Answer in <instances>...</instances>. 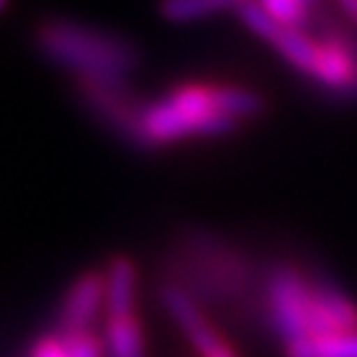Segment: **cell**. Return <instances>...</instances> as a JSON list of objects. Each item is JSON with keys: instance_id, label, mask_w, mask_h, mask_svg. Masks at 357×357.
Instances as JSON below:
<instances>
[{"instance_id": "6da1fadb", "label": "cell", "mask_w": 357, "mask_h": 357, "mask_svg": "<svg viewBox=\"0 0 357 357\" xmlns=\"http://www.w3.org/2000/svg\"><path fill=\"white\" fill-rule=\"evenodd\" d=\"M32 45L48 64L75 79H132L143 64L141 45L132 38L96 24L45 16L32 29Z\"/></svg>"}, {"instance_id": "7a4b0ae2", "label": "cell", "mask_w": 357, "mask_h": 357, "mask_svg": "<svg viewBox=\"0 0 357 357\" xmlns=\"http://www.w3.org/2000/svg\"><path fill=\"white\" fill-rule=\"evenodd\" d=\"M241 130L215 98L212 82H183L143 103L141 151L167 149L191 138H225Z\"/></svg>"}, {"instance_id": "3957f363", "label": "cell", "mask_w": 357, "mask_h": 357, "mask_svg": "<svg viewBox=\"0 0 357 357\" xmlns=\"http://www.w3.org/2000/svg\"><path fill=\"white\" fill-rule=\"evenodd\" d=\"M318 38V56L307 82L331 101H357V26L320 6L307 26Z\"/></svg>"}, {"instance_id": "277c9868", "label": "cell", "mask_w": 357, "mask_h": 357, "mask_svg": "<svg viewBox=\"0 0 357 357\" xmlns=\"http://www.w3.org/2000/svg\"><path fill=\"white\" fill-rule=\"evenodd\" d=\"M307 302H310V273L294 262H273L265 268L259 307L262 326L283 347L307 336Z\"/></svg>"}, {"instance_id": "5b68a950", "label": "cell", "mask_w": 357, "mask_h": 357, "mask_svg": "<svg viewBox=\"0 0 357 357\" xmlns=\"http://www.w3.org/2000/svg\"><path fill=\"white\" fill-rule=\"evenodd\" d=\"M75 96L96 122L141 151V114L146 101L132 90V79H75Z\"/></svg>"}, {"instance_id": "8992f818", "label": "cell", "mask_w": 357, "mask_h": 357, "mask_svg": "<svg viewBox=\"0 0 357 357\" xmlns=\"http://www.w3.org/2000/svg\"><path fill=\"white\" fill-rule=\"evenodd\" d=\"M310 273V302H307V336L357 333V307L342 291V286L323 270Z\"/></svg>"}, {"instance_id": "52a82bcc", "label": "cell", "mask_w": 357, "mask_h": 357, "mask_svg": "<svg viewBox=\"0 0 357 357\" xmlns=\"http://www.w3.org/2000/svg\"><path fill=\"white\" fill-rule=\"evenodd\" d=\"M106 312V286L101 270H88L69 283L66 294L59 302L53 333L72 336L79 331H90L93 323Z\"/></svg>"}, {"instance_id": "ba28073f", "label": "cell", "mask_w": 357, "mask_h": 357, "mask_svg": "<svg viewBox=\"0 0 357 357\" xmlns=\"http://www.w3.org/2000/svg\"><path fill=\"white\" fill-rule=\"evenodd\" d=\"M156 291H159V302L165 307V312L175 320L180 333L188 339V344L199 352V357H209L228 342L212 326V320L206 318L204 307L199 305L196 299H191L183 289H178L175 283L159 281Z\"/></svg>"}, {"instance_id": "9c48e42d", "label": "cell", "mask_w": 357, "mask_h": 357, "mask_svg": "<svg viewBox=\"0 0 357 357\" xmlns=\"http://www.w3.org/2000/svg\"><path fill=\"white\" fill-rule=\"evenodd\" d=\"M106 286V312L103 318L135 315V294H138V268L128 255H114L103 270Z\"/></svg>"}, {"instance_id": "30bf717a", "label": "cell", "mask_w": 357, "mask_h": 357, "mask_svg": "<svg viewBox=\"0 0 357 357\" xmlns=\"http://www.w3.org/2000/svg\"><path fill=\"white\" fill-rule=\"evenodd\" d=\"M103 347L106 357H149L146 331L138 315L103 318Z\"/></svg>"}, {"instance_id": "8fae6325", "label": "cell", "mask_w": 357, "mask_h": 357, "mask_svg": "<svg viewBox=\"0 0 357 357\" xmlns=\"http://www.w3.org/2000/svg\"><path fill=\"white\" fill-rule=\"evenodd\" d=\"M215 88L217 106L225 112L228 116H233L236 122H255L259 116H265L268 112V101L262 93L246 88V85H230V82H212Z\"/></svg>"}, {"instance_id": "7c38bea8", "label": "cell", "mask_w": 357, "mask_h": 357, "mask_svg": "<svg viewBox=\"0 0 357 357\" xmlns=\"http://www.w3.org/2000/svg\"><path fill=\"white\" fill-rule=\"evenodd\" d=\"M246 0H159V16L169 24H191L215 13L238 11Z\"/></svg>"}, {"instance_id": "4fadbf2b", "label": "cell", "mask_w": 357, "mask_h": 357, "mask_svg": "<svg viewBox=\"0 0 357 357\" xmlns=\"http://www.w3.org/2000/svg\"><path fill=\"white\" fill-rule=\"evenodd\" d=\"M286 357H357V333L305 336L283 347Z\"/></svg>"}, {"instance_id": "5bb4252c", "label": "cell", "mask_w": 357, "mask_h": 357, "mask_svg": "<svg viewBox=\"0 0 357 357\" xmlns=\"http://www.w3.org/2000/svg\"><path fill=\"white\" fill-rule=\"evenodd\" d=\"M66 344L69 357H106V347H103V336L93 331H79L72 336H61Z\"/></svg>"}, {"instance_id": "9a60e30c", "label": "cell", "mask_w": 357, "mask_h": 357, "mask_svg": "<svg viewBox=\"0 0 357 357\" xmlns=\"http://www.w3.org/2000/svg\"><path fill=\"white\" fill-rule=\"evenodd\" d=\"M26 357H69V352H66L64 339L51 331V333H43L40 339H35V344H32Z\"/></svg>"}, {"instance_id": "2e32d148", "label": "cell", "mask_w": 357, "mask_h": 357, "mask_svg": "<svg viewBox=\"0 0 357 357\" xmlns=\"http://www.w3.org/2000/svg\"><path fill=\"white\" fill-rule=\"evenodd\" d=\"M209 357H241V355H238V349H236V347L230 344V342H225V344L220 347L217 352H212Z\"/></svg>"}, {"instance_id": "e0dca14e", "label": "cell", "mask_w": 357, "mask_h": 357, "mask_svg": "<svg viewBox=\"0 0 357 357\" xmlns=\"http://www.w3.org/2000/svg\"><path fill=\"white\" fill-rule=\"evenodd\" d=\"M305 3H310V6H323V0H305Z\"/></svg>"}, {"instance_id": "ac0fdd59", "label": "cell", "mask_w": 357, "mask_h": 357, "mask_svg": "<svg viewBox=\"0 0 357 357\" xmlns=\"http://www.w3.org/2000/svg\"><path fill=\"white\" fill-rule=\"evenodd\" d=\"M8 8V0H0V11H6Z\"/></svg>"}]
</instances>
